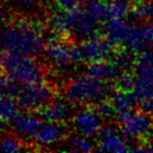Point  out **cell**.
<instances>
[{"label": "cell", "mask_w": 153, "mask_h": 153, "mask_svg": "<svg viewBox=\"0 0 153 153\" xmlns=\"http://www.w3.org/2000/svg\"><path fill=\"white\" fill-rule=\"evenodd\" d=\"M132 1H136L137 2V1H141V0H132Z\"/></svg>", "instance_id": "35"}, {"label": "cell", "mask_w": 153, "mask_h": 153, "mask_svg": "<svg viewBox=\"0 0 153 153\" xmlns=\"http://www.w3.org/2000/svg\"><path fill=\"white\" fill-rule=\"evenodd\" d=\"M94 150L95 149H94L93 142L89 140V137L82 135V134L73 136L72 139L68 141V151L69 152L89 153Z\"/></svg>", "instance_id": "23"}, {"label": "cell", "mask_w": 153, "mask_h": 153, "mask_svg": "<svg viewBox=\"0 0 153 153\" xmlns=\"http://www.w3.org/2000/svg\"><path fill=\"white\" fill-rule=\"evenodd\" d=\"M66 134L67 130L62 123L44 121L31 140L39 148H49L60 143Z\"/></svg>", "instance_id": "10"}, {"label": "cell", "mask_w": 153, "mask_h": 153, "mask_svg": "<svg viewBox=\"0 0 153 153\" xmlns=\"http://www.w3.org/2000/svg\"><path fill=\"white\" fill-rule=\"evenodd\" d=\"M1 66L4 74L22 84L44 82L45 71L35 57L17 51H2Z\"/></svg>", "instance_id": "3"}, {"label": "cell", "mask_w": 153, "mask_h": 153, "mask_svg": "<svg viewBox=\"0 0 153 153\" xmlns=\"http://www.w3.org/2000/svg\"><path fill=\"white\" fill-rule=\"evenodd\" d=\"M111 86L106 82L89 75H79L72 78L64 87V97L74 104H95L110 97Z\"/></svg>", "instance_id": "2"}, {"label": "cell", "mask_w": 153, "mask_h": 153, "mask_svg": "<svg viewBox=\"0 0 153 153\" xmlns=\"http://www.w3.org/2000/svg\"><path fill=\"white\" fill-rule=\"evenodd\" d=\"M113 60L125 72L128 68V66L131 65L132 57H131V55H128V53H122V54H119V55L114 56Z\"/></svg>", "instance_id": "30"}, {"label": "cell", "mask_w": 153, "mask_h": 153, "mask_svg": "<svg viewBox=\"0 0 153 153\" xmlns=\"http://www.w3.org/2000/svg\"><path fill=\"white\" fill-rule=\"evenodd\" d=\"M44 55L49 64L58 72L65 73L76 63L83 62L79 46H75L63 40H51L46 45Z\"/></svg>", "instance_id": "5"}, {"label": "cell", "mask_w": 153, "mask_h": 153, "mask_svg": "<svg viewBox=\"0 0 153 153\" xmlns=\"http://www.w3.org/2000/svg\"><path fill=\"white\" fill-rule=\"evenodd\" d=\"M22 85L24 84L4 74V76L1 77V95H8L16 98Z\"/></svg>", "instance_id": "25"}, {"label": "cell", "mask_w": 153, "mask_h": 153, "mask_svg": "<svg viewBox=\"0 0 153 153\" xmlns=\"http://www.w3.org/2000/svg\"><path fill=\"white\" fill-rule=\"evenodd\" d=\"M110 102L112 103L113 107L115 108V112L117 114H122V113L133 110V107L135 105V103H137V101L131 92L117 89V92L111 94Z\"/></svg>", "instance_id": "19"}, {"label": "cell", "mask_w": 153, "mask_h": 153, "mask_svg": "<svg viewBox=\"0 0 153 153\" xmlns=\"http://www.w3.org/2000/svg\"><path fill=\"white\" fill-rule=\"evenodd\" d=\"M97 30L98 20L86 13L84 9H82L78 19L72 30L73 36L78 40H86L91 37L96 36Z\"/></svg>", "instance_id": "17"}, {"label": "cell", "mask_w": 153, "mask_h": 153, "mask_svg": "<svg viewBox=\"0 0 153 153\" xmlns=\"http://www.w3.org/2000/svg\"><path fill=\"white\" fill-rule=\"evenodd\" d=\"M150 43H152V40L150 39L149 35L145 30L144 24L143 25H131L126 42L124 44L130 53L136 54V53L146 51Z\"/></svg>", "instance_id": "18"}, {"label": "cell", "mask_w": 153, "mask_h": 153, "mask_svg": "<svg viewBox=\"0 0 153 153\" xmlns=\"http://www.w3.org/2000/svg\"><path fill=\"white\" fill-rule=\"evenodd\" d=\"M97 150L101 152L122 153L132 151L121 131L117 132L114 128L105 126L98 133Z\"/></svg>", "instance_id": "11"}, {"label": "cell", "mask_w": 153, "mask_h": 153, "mask_svg": "<svg viewBox=\"0 0 153 153\" xmlns=\"http://www.w3.org/2000/svg\"><path fill=\"white\" fill-rule=\"evenodd\" d=\"M24 150V144L20 141L19 136L8 134L2 137L1 141V151L4 153H15L20 152Z\"/></svg>", "instance_id": "26"}, {"label": "cell", "mask_w": 153, "mask_h": 153, "mask_svg": "<svg viewBox=\"0 0 153 153\" xmlns=\"http://www.w3.org/2000/svg\"><path fill=\"white\" fill-rule=\"evenodd\" d=\"M38 1L39 0H9L11 6L22 11H28V10H33L34 8H36Z\"/></svg>", "instance_id": "29"}, {"label": "cell", "mask_w": 153, "mask_h": 153, "mask_svg": "<svg viewBox=\"0 0 153 153\" xmlns=\"http://www.w3.org/2000/svg\"><path fill=\"white\" fill-rule=\"evenodd\" d=\"M132 8L131 0H108L107 17L124 19L130 15Z\"/></svg>", "instance_id": "21"}, {"label": "cell", "mask_w": 153, "mask_h": 153, "mask_svg": "<svg viewBox=\"0 0 153 153\" xmlns=\"http://www.w3.org/2000/svg\"><path fill=\"white\" fill-rule=\"evenodd\" d=\"M134 151H142V152H151L153 153V140L149 141L145 145H143L142 148H135Z\"/></svg>", "instance_id": "33"}, {"label": "cell", "mask_w": 153, "mask_h": 153, "mask_svg": "<svg viewBox=\"0 0 153 153\" xmlns=\"http://www.w3.org/2000/svg\"><path fill=\"white\" fill-rule=\"evenodd\" d=\"M120 131L128 141L140 140L151 136L153 117L144 111H128L119 114Z\"/></svg>", "instance_id": "6"}, {"label": "cell", "mask_w": 153, "mask_h": 153, "mask_svg": "<svg viewBox=\"0 0 153 153\" xmlns=\"http://www.w3.org/2000/svg\"><path fill=\"white\" fill-rule=\"evenodd\" d=\"M134 65V81L131 93L137 103L149 96L153 92V51H141L135 59Z\"/></svg>", "instance_id": "4"}, {"label": "cell", "mask_w": 153, "mask_h": 153, "mask_svg": "<svg viewBox=\"0 0 153 153\" xmlns=\"http://www.w3.org/2000/svg\"><path fill=\"white\" fill-rule=\"evenodd\" d=\"M55 92L44 82L24 84L17 95L18 104L26 111L42 110L45 105L54 100Z\"/></svg>", "instance_id": "7"}, {"label": "cell", "mask_w": 153, "mask_h": 153, "mask_svg": "<svg viewBox=\"0 0 153 153\" xmlns=\"http://www.w3.org/2000/svg\"><path fill=\"white\" fill-rule=\"evenodd\" d=\"M83 9L98 22L107 16V4L104 2V0H84Z\"/></svg>", "instance_id": "22"}, {"label": "cell", "mask_w": 153, "mask_h": 153, "mask_svg": "<svg viewBox=\"0 0 153 153\" xmlns=\"http://www.w3.org/2000/svg\"><path fill=\"white\" fill-rule=\"evenodd\" d=\"M144 27H145V30H146L148 35H149L150 39L152 40V43H153V19L148 20V22H145Z\"/></svg>", "instance_id": "34"}, {"label": "cell", "mask_w": 153, "mask_h": 153, "mask_svg": "<svg viewBox=\"0 0 153 153\" xmlns=\"http://www.w3.org/2000/svg\"><path fill=\"white\" fill-rule=\"evenodd\" d=\"M93 108L103 120L104 119H111L115 113V108L113 107L112 103L106 102L105 100L93 104Z\"/></svg>", "instance_id": "27"}, {"label": "cell", "mask_w": 153, "mask_h": 153, "mask_svg": "<svg viewBox=\"0 0 153 153\" xmlns=\"http://www.w3.org/2000/svg\"><path fill=\"white\" fill-rule=\"evenodd\" d=\"M81 10V8H77L72 10L59 9L56 11H51L48 17L49 28L57 35L72 34V30L78 19Z\"/></svg>", "instance_id": "12"}, {"label": "cell", "mask_w": 153, "mask_h": 153, "mask_svg": "<svg viewBox=\"0 0 153 153\" xmlns=\"http://www.w3.org/2000/svg\"><path fill=\"white\" fill-rule=\"evenodd\" d=\"M2 51H17L24 55H42L46 48L43 28L36 22L20 20L6 25L1 33Z\"/></svg>", "instance_id": "1"}, {"label": "cell", "mask_w": 153, "mask_h": 153, "mask_svg": "<svg viewBox=\"0 0 153 153\" xmlns=\"http://www.w3.org/2000/svg\"><path fill=\"white\" fill-rule=\"evenodd\" d=\"M73 128L78 134L93 137L102 130L103 119L94 108H85L73 116Z\"/></svg>", "instance_id": "9"}, {"label": "cell", "mask_w": 153, "mask_h": 153, "mask_svg": "<svg viewBox=\"0 0 153 153\" xmlns=\"http://www.w3.org/2000/svg\"><path fill=\"white\" fill-rule=\"evenodd\" d=\"M131 13L137 20L153 19V0H141L132 8Z\"/></svg>", "instance_id": "24"}, {"label": "cell", "mask_w": 153, "mask_h": 153, "mask_svg": "<svg viewBox=\"0 0 153 153\" xmlns=\"http://www.w3.org/2000/svg\"><path fill=\"white\" fill-rule=\"evenodd\" d=\"M114 46L115 45H113L112 42L105 36H94L86 40H83L79 49L83 60L94 63L111 58V56L114 53Z\"/></svg>", "instance_id": "8"}, {"label": "cell", "mask_w": 153, "mask_h": 153, "mask_svg": "<svg viewBox=\"0 0 153 153\" xmlns=\"http://www.w3.org/2000/svg\"><path fill=\"white\" fill-rule=\"evenodd\" d=\"M152 51H153V46H152Z\"/></svg>", "instance_id": "36"}, {"label": "cell", "mask_w": 153, "mask_h": 153, "mask_svg": "<svg viewBox=\"0 0 153 153\" xmlns=\"http://www.w3.org/2000/svg\"><path fill=\"white\" fill-rule=\"evenodd\" d=\"M133 81H134V77L130 76L128 74L124 73L121 77H119L116 79L115 86L116 88L120 91H125V92H131L133 88Z\"/></svg>", "instance_id": "28"}, {"label": "cell", "mask_w": 153, "mask_h": 153, "mask_svg": "<svg viewBox=\"0 0 153 153\" xmlns=\"http://www.w3.org/2000/svg\"><path fill=\"white\" fill-rule=\"evenodd\" d=\"M140 106L141 110H143L153 117V92L145 100L140 102Z\"/></svg>", "instance_id": "32"}, {"label": "cell", "mask_w": 153, "mask_h": 153, "mask_svg": "<svg viewBox=\"0 0 153 153\" xmlns=\"http://www.w3.org/2000/svg\"><path fill=\"white\" fill-rule=\"evenodd\" d=\"M59 9L64 10H72V9L79 8V4H83L82 0H55Z\"/></svg>", "instance_id": "31"}, {"label": "cell", "mask_w": 153, "mask_h": 153, "mask_svg": "<svg viewBox=\"0 0 153 153\" xmlns=\"http://www.w3.org/2000/svg\"><path fill=\"white\" fill-rule=\"evenodd\" d=\"M20 105L17 100L13 96L1 95V104H0V115L4 124H11L20 114Z\"/></svg>", "instance_id": "20"}, {"label": "cell", "mask_w": 153, "mask_h": 153, "mask_svg": "<svg viewBox=\"0 0 153 153\" xmlns=\"http://www.w3.org/2000/svg\"><path fill=\"white\" fill-rule=\"evenodd\" d=\"M42 121L37 116L31 113H24L17 116V119L13 121L11 125L15 133L22 139H33L36 132L38 131L39 126L42 125Z\"/></svg>", "instance_id": "16"}, {"label": "cell", "mask_w": 153, "mask_h": 153, "mask_svg": "<svg viewBox=\"0 0 153 153\" xmlns=\"http://www.w3.org/2000/svg\"><path fill=\"white\" fill-rule=\"evenodd\" d=\"M124 71L114 60H100L89 63L86 67V74L104 82L116 81L124 74Z\"/></svg>", "instance_id": "13"}, {"label": "cell", "mask_w": 153, "mask_h": 153, "mask_svg": "<svg viewBox=\"0 0 153 153\" xmlns=\"http://www.w3.org/2000/svg\"><path fill=\"white\" fill-rule=\"evenodd\" d=\"M131 25L121 18L108 17L103 26V33L107 39H110L115 46L124 45L128 38Z\"/></svg>", "instance_id": "15"}, {"label": "cell", "mask_w": 153, "mask_h": 153, "mask_svg": "<svg viewBox=\"0 0 153 153\" xmlns=\"http://www.w3.org/2000/svg\"><path fill=\"white\" fill-rule=\"evenodd\" d=\"M73 110L67 100L51 101L40 110V117L43 121L63 123L72 117Z\"/></svg>", "instance_id": "14"}]
</instances>
